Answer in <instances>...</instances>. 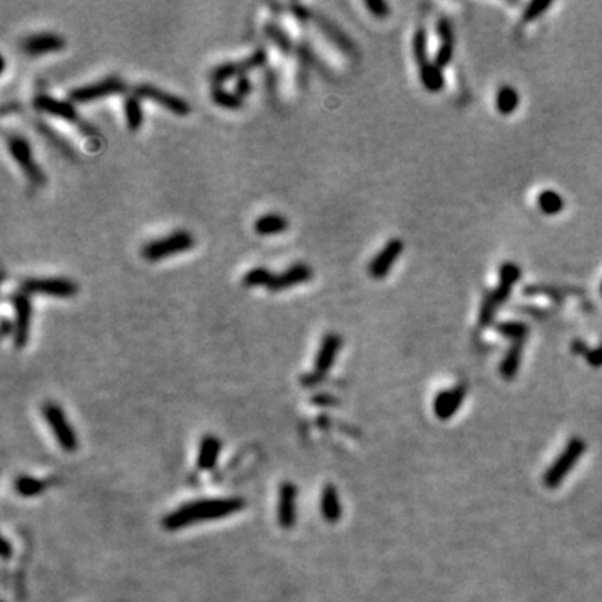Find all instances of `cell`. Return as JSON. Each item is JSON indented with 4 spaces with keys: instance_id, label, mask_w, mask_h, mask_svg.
Wrapping results in <instances>:
<instances>
[{
    "instance_id": "obj_1",
    "label": "cell",
    "mask_w": 602,
    "mask_h": 602,
    "mask_svg": "<svg viewBox=\"0 0 602 602\" xmlns=\"http://www.w3.org/2000/svg\"><path fill=\"white\" fill-rule=\"evenodd\" d=\"M246 507V501L241 497L228 498H197V501L181 504L177 509L171 510L163 519V527L166 530H179L195 523L216 521L239 512Z\"/></svg>"
},
{
    "instance_id": "obj_2",
    "label": "cell",
    "mask_w": 602,
    "mask_h": 602,
    "mask_svg": "<svg viewBox=\"0 0 602 602\" xmlns=\"http://www.w3.org/2000/svg\"><path fill=\"white\" fill-rule=\"evenodd\" d=\"M195 245L196 241L191 231L176 229L166 236L147 241L141 248V257L149 263H158L179 253H186L195 248Z\"/></svg>"
},
{
    "instance_id": "obj_3",
    "label": "cell",
    "mask_w": 602,
    "mask_h": 602,
    "mask_svg": "<svg viewBox=\"0 0 602 602\" xmlns=\"http://www.w3.org/2000/svg\"><path fill=\"white\" fill-rule=\"evenodd\" d=\"M32 106L35 107V111L39 113L54 115V117L64 119V121L71 122L82 131V134H86L88 138L94 139L97 138V129L92 124H89L82 115L77 114L76 107H74L69 101H63V99H57L49 96V94H35V97L32 99Z\"/></svg>"
},
{
    "instance_id": "obj_4",
    "label": "cell",
    "mask_w": 602,
    "mask_h": 602,
    "mask_svg": "<svg viewBox=\"0 0 602 602\" xmlns=\"http://www.w3.org/2000/svg\"><path fill=\"white\" fill-rule=\"evenodd\" d=\"M19 290L29 296L42 295L51 298H74L79 291L77 283L64 276H44V278H24Z\"/></svg>"
},
{
    "instance_id": "obj_5",
    "label": "cell",
    "mask_w": 602,
    "mask_h": 602,
    "mask_svg": "<svg viewBox=\"0 0 602 602\" xmlns=\"http://www.w3.org/2000/svg\"><path fill=\"white\" fill-rule=\"evenodd\" d=\"M6 141L10 156L14 158L15 163H17V166L22 169L24 176L27 177L29 183H32L34 186H42V184H45L47 177H45L44 169L35 163L31 143H29L24 136L17 133L7 134Z\"/></svg>"
},
{
    "instance_id": "obj_6",
    "label": "cell",
    "mask_w": 602,
    "mask_h": 602,
    "mask_svg": "<svg viewBox=\"0 0 602 602\" xmlns=\"http://www.w3.org/2000/svg\"><path fill=\"white\" fill-rule=\"evenodd\" d=\"M585 452V442L580 437H572L567 442V447L564 448V452L560 453L558 459L554 460V464L547 469V472L544 473V485L547 489H558L560 484L564 482V478L569 475L572 467L580 460V457Z\"/></svg>"
},
{
    "instance_id": "obj_7",
    "label": "cell",
    "mask_w": 602,
    "mask_h": 602,
    "mask_svg": "<svg viewBox=\"0 0 602 602\" xmlns=\"http://www.w3.org/2000/svg\"><path fill=\"white\" fill-rule=\"evenodd\" d=\"M42 415L60 448L65 452H76L79 447V439L63 407L57 405L56 402H45L42 405Z\"/></svg>"
},
{
    "instance_id": "obj_8",
    "label": "cell",
    "mask_w": 602,
    "mask_h": 602,
    "mask_svg": "<svg viewBox=\"0 0 602 602\" xmlns=\"http://www.w3.org/2000/svg\"><path fill=\"white\" fill-rule=\"evenodd\" d=\"M126 90L127 86L124 79L117 76H109L97 82H90V84H84L81 88L72 89L69 92V99L74 102H92L99 101V99L115 96V94H124Z\"/></svg>"
},
{
    "instance_id": "obj_9",
    "label": "cell",
    "mask_w": 602,
    "mask_h": 602,
    "mask_svg": "<svg viewBox=\"0 0 602 602\" xmlns=\"http://www.w3.org/2000/svg\"><path fill=\"white\" fill-rule=\"evenodd\" d=\"M10 303L14 307V345L17 348H24L31 338L32 325V300L31 296L22 291H15L10 295Z\"/></svg>"
},
{
    "instance_id": "obj_10",
    "label": "cell",
    "mask_w": 602,
    "mask_h": 602,
    "mask_svg": "<svg viewBox=\"0 0 602 602\" xmlns=\"http://www.w3.org/2000/svg\"><path fill=\"white\" fill-rule=\"evenodd\" d=\"M133 94H136L139 99H149V101L163 106L169 113L179 115V117H184V115L191 113V106H189L188 101H184L183 97L176 96V94L172 92H168V90L161 89L154 84H147V82L136 84Z\"/></svg>"
},
{
    "instance_id": "obj_11",
    "label": "cell",
    "mask_w": 602,
    "mask_h": 602,
    "mask_svg": "<svg viewBox=\"0 0 602 602\" xmlns=\"http://www.w3.org/2000/svg\"><path fill=\"white\" fill-rule=\"evenodd\" d=\"M298 489L291 482H283L278 489V502H276V521L282 529L295 527L298 517Z\"/></svg>"
},
{
    "instance_id": "obj_12",
    "label": "cell",
    "mask_w": 602,
    "mask_h": 602,
    "mask_svg": "<svg viewBox=\"0 0 602 602\" xmlns=\"http://www.w3.org/2000/svg\"><path fill=\"white\" fill-rule=\"evenodd\" d=\"M64 47L65 39L57 32H35L20 40V51L31 57L63 51Z\"/></svg>"
},
{
    "instance_id": "obj_13",
    "label": "cell",
    "mask_w": 602,
    "mask_h": 602,
    "mask_svg": "<svg viewBox=\"0 0 602 602\" xmlns=\"http://www.w3.org/2000/svg\"><path fill=\"white\" fill-rule=\"evenodd\" d=\"M313 278V270L310 265H307V263H293L286 268V270H283L282 273L275 275L273 279H271L270 286L266 288L270 293H279L284 290H290L293 286H300V284L308 283Z\"/></svg>"
},
{
    "instance_id": "obj_14",
    "label": "cell",
    "mask_w": 602,
    "mask_h": 602,
    "mask_svg": "<svg viewBox=\"0 0 602 602\" xmlns=\"http://www.w3.org/2000/svg\"><path fill=\"white\" fill-rule=\"evenodd\" d=\"M403 248H405V245H403L402 239L398 238L390 239V241L387 243L380 251H378L377 257L370 261L368 275L372 276L373 279L385 278V276L391 271V268H393L395 263H397L400 254L403 253Z\"/></svg>"
},
{
    "instance_id": "obj_15",
    "label": "cell",
    "mask_w": 602,
    "mask_h": 602,
    "mask_svg": "<svg viewBox=\"0 0 602 602\" xmlns=\"http://www.w3.org/2000/svg\"><path fill=\"white\" fill-rule=\"evenodd\" d=\"M341 345H343L341 336L333 332L327 333V335L323 336V340H321L320 348L315 357V368H313V373H315L316 377H320L321 380L327 377V373L332 370V366L335 365V360L338 353H340Z\"/></svg>"
},
{
    "instance_id": "obj_16",
    "label": "cell",
    "mask_w": 602,
    "mask_h": 602,
    "mask_svg": "<svg viewBox=\"0 0 602 602\" xmlns=\"http://www.w3.org/2000/svg\"><path fill=\"white\" fill-rule=\"evenodd\" d=\"M465 395H467L465 385H457L450 390L439 391L434 400V412L437 418L440 420L452 418V416L459 412L462 403H464Z\"/></svg>"
},
{
    "instance_id": "obj_17",
    "label": "cell",
    "mask_w": 602,
    "mask_h": 602,
    "mask_svg": "<svg viewBox=\"0 0 602 602\" xmlns=\"http://www.w3.org/2000/svg\"><path fill=\"white\" fill-rule=\"evenodd\" d=\"M313 20H315L316 26H318V29L323 32L330 42L340 49L341 52L346 54V56H355V54H357V47H355L353 40L350 39L335 22H332V20L321 14H313Z\"/></svg>"
},
{
    "instance_id": "obj_18",
    "label": "cell",
    "mask_w": 602,
    "mask_h": 602,
    "mask_svg": "<svg viewBox=\"0 0 602 602\" xmlns=\"http://www.w3.org/2000/svg\"><path fill=\"white\" fill-rule=\"evenodd\" d=\"M521 268L519 265H515L512 261H505L501 265V270H498V276H501V283H498V286L494 291H490V295H492L494 301L497 303V307H501V304H504L507 300H509L510 293H512V288L515 286V283L519 282V278H521Z\"/></svg>"
},
{
    "instance_id": "obj_19",
    "label": "cell",
    "mask_w": 602,
    "mask_h": 602,
    "mask_svg": "<svg viewBox=\"0 0 602 602\" xmlns=\"http://www.w3.org/2000/svg\"><path fill=\"white\" fill-rule=\"evenodd\" d=\"M437 32L440 35V47L435 54L434 63L440 69L450 64L453 57V47H455V34H453L452 22L447 17H440L437 22Z\"/></svg>"
},
{
    "instance_id": "obj_20",
    "label": "cell",
    "mask_w": 602,
    "mask_h": 602,
    "mask_svg": "<svg viewBox=\"0 0 602 602\" xmlns=\"http://www.w3.org/2000/svg\"><path fill=\"white\" fill-rule=\"evenodd\" d=\"M221 439L216 435H204L200 442V448H197V459L196 465L197 469L203 470V472H209L216 467L218 460L221 455Z\"/></svg>"
},
{
    "instance_id": "obj_21",
    "label": "cell",
    "mask_w": 602,
    "mask_h": 602,
    "mask_svg": "<svg viewBox=\"0 0 602 602\" xmlns=\"http://www.w3.org/2000/svg\"><path fill=\"white\" fill-rule=\"evenodd\" d=\"M320 512L328 523H336L343 514V507H341L340 496H338V489L335 485L327 484L321 490L320 496Z\"/></svg>"
},
{
    "instance_id": "obj_22",
    "label": "cell",
    "mask_w": 602,
    "mask_h": 602,
    "mask_svg": "<svg viewBox=\"0 0 602 602\" xmlns=\"http://www.w3.org/2000/svg\"><path fill=\"white\" fill-rule=\"evenodd\" d=\"M288 226H290V222L283 214L266 213L254 221V233L259 236H275V234L284 233Z\"/></svg>"
},
{
    "instance_id": "obj_23",
    "label": "cell",
    "mask_w": 602,
    "mask_h": 602,
    "mask_svg": "<svg viewBox=\"0 0 602 602\" xmlns=\"http://www.w3.org/2000/svg\"><path fill=\"white\" fill-rule=\"evenodd\" d=\"M51 485L49 478H40V477H32V475H19L14 482L15 492L20 497H35L39 494H42L44 490H47Z\"/></svg>"
},
{
    "instance_id": "obj_24",
    "label": "cell",
    "mask_w": 602,
    "mask_h": 602,
    "mask_svg": "<svg viewBox=\"0 0 602 602\" xmlns=\"http://www.w3.org/2000/svg\"><path fill=\"white\" fill-rule=\"evenodd\" d=\"M265 35L270 39V42L273 44L279 52L284 54V56H288V54H291L296 49V45H293L290 34H288L279 24L273 22V20H270V22L265 24Z\"/></svg>"
},
{
    "instance_id": "obj_25",
    "label": "cell",
    "mask_w": 602,
    "mask_h": 602,
    "mask_svg": "<svg viewBox=\"0 0 602 602\" xmlns=\"http://www.w3.org/2000/svg\"><path fill=\"white\" fill-rule=\"evenodd\" d=\"M243 74L245 71H243L241 60H226V63L218 64L216 67L211 69L209 81L213 82V86H222L226 81L238 79Z\"/></svg>"
},
{
    "instance_id": "obj_26",
    "label": "cell",
    "mask_w": 602,
    "mask_h": 602,
    "mask_svg": "<svg viewBox=\"0 0 602 602\" xmlns=\"http://www.w3.org/2000/svg\"><path fill=\"white\" fill-rule=\"evenodd\" d=\"M418 69H420V81H422L423 88L430 90V92H439V90L444 89L445 86L444 72L439 65L428 60V63L418 65Z\"/></svg>"
},
{
    "instance_id": "obj_27",
    "label": "cell",
    "mask_w": 602,
    "mask_h": 602,
    "mask_svg": "<svg viewBox=\"0 0 602 602\" xmlns=\"http://www.w3.org/2000/svg\"><path fill=\"white\" fill-rule=\"evenodd\" d=\"M523 343H512L501 364V375L504 380H514L522 361Z\"/></svg>"
},
{
    "instance_id": "obj_28",
    "label": "cell",
    "mask_w": 602,
    "mask_h": 602,
    "mask_svg": "<svg viewBox=\"0 0 602 602\" xmlns=\"http://www.w3.org/2000/svg\"><path fill=\"white\" fill-rule=\"evenodd\" d=\"M124 115H126V124L127 129L136 131L139 129V127L143 126L144 122V114H143V107H141V99H139L136 94H127L124 99Z\"/></svg>"
},
{
    "instance_id": "obj_29",
    "label": "cell",
    "mask_w": 602,
    "mask_h": 602,
    "mask_svg": "<svg viewBox=\"0 0 602 602\" xmlns=\"http://www.w3.org/2000/svg\"><path fill=\"white\" fill-rule=\"evenodd\" d=\"M211 101L216 106H220L222 109H228V111H238L241 109L243 104H245V99L239 97L234 90L225 89L222 86H213Z\"/></svg>"
},
{
    "instance_id": "obj_30",
    "label": "cell",
    "mask_w": 602,
    "mask_h": 602,
    "mask_svg": "<svg viewBox=\"0 0 602 602\" xmlns=\"http://www.w3.org/2000/svg\"><path fill=\"white\" fill-rule=\"evenodd\" d=\"M496 330L512 343H523L529 336V327L521 321H502L496 325Z\"/></svg>"
},
{
    "instance_id": "obj_31",
    "label": "cell",
    "mask_w": 602,
    "mask_h": 602,
    "mask_svg": "<svg viewBox=\"0 0 602 602\" xmlns=\"http://www.w3.org/2000/svg\"><path fill=\"white\" fill-rule=\"evenodd\" d=\"M273 276L275 273H271L266 266H254L246 271L241 279V284L245 288H258V286L268 288L270 286L271 279H273Z\"/></svg>"
},
{
    "instance_id": "obj_32",
    "label": "cell",
    "mask_w": 602,
    "mask_h": 602,
    "mask_svg": "<svg viewBox=\"0 0 602 602\" xmlns=\"http://www.w3.org/2000/svg\"><path fill=\"white\" fill-rule=\"evenodd\" d=\"M519 107V94L512 86H504V88L498 89L497 92V109L498 113L509 115L515 113V109Z\"/></svg>"
},
{
    "instance_id": "obj_33",
    "label": "cell",
    "mask_w": 602,
    "mask_h": 602,
    "mask_svg": "<svg viewBox=\"0 0 602 602\" xmlns=\"http://www.w3.org/2000/svg\"><path fill=\"white\" fill-rule=\"evenodd\" d=\"M539 208L540 211L549 214V216H554V214L560 213L564 209V197L558 195L555 191H542L539 195Z\"/></svg>"
},
{
    "instance_id": "obj_34",
    "label": "cell",
    "mask_w": 602,
    "mask_h": 602,
    "mask_svg": "<svg viewBox=\"0 0 602 602\" xmlns=\"http://www.w3.org/2000/svg\"><path fill=\"white\" fill-rule=\"evenodd\" d=\"M34 126H35L37 133L42 134L44 138L47 139V141L51 143L57 151L63 152L64 156H69V158H74V152H72L71 147H69V144L65 143L64 139L60 138V136H57V133H54L51 127H49L47 124H44V122H40V121H35Z\"/></svg>"
},
{
    "instance_id": "obj_35",
    "label": "cell",
    "mask_w": 602,
    "mask_h": 602,
    "mask_svg": "<svg viewBox=\"0 0 602 602\" xmlns=\"http://www.w3.org/2000/svg\"><path fill=\"white\" fill-rule=\"evenodd\" d=\"M497 310H498L497 303H496V301H494L492 295H490V293H487V295H485L484 301H482L480 313H478V327H480V328H489L490 325L494 323V318H496Z\"/></svg>"
},
{
    "instance_id": "obj_36",
    "label": "cell",
    "mask_w": 602,
    "mask_h": 602,
    "mask_svg": "<svg viewBox=\"0 0 602 602\" xmlns=\"http://www.w3.org/2000/svg\"><path fill=\"white\" fill-rule=\"evenodd\" d=\"M523 291H526L527 296H546V298L555 301V303H562L564 301L562 290L554 286H547V284H532V286H527Z\"/></svg>"
},
{
    "instance_id": "obj_37",
    "label": "cell",
    "mask_w": 602,
    "mask_h": 602,
    "mask_svg": "<svg viewBox=\"0 0 602 602\" xmlns=\"http://www.w3.org/2000/svg\"><path fill=\"white\" fill-rule=\"evenodd\" d=\"M412 47H414V57L416 60V64L422 65L428 63V54H427V34L423 29H418V31L414 34V40H412Z\"/></svg>"
},
{
    "instance_id": "obj_38",
    "label": "cell",
    "mask_w": 602,
    "mask_h": 602,
    "mask_svg": "<svg viewBox=\"0 0 602 602\" xmlns=\"http://www.w3.org/2000/svg\"><path fill=\"white\" fill-rule=\"evenodd\" d=\"M241 64H243V71H245V74H248L250 71H253V69L265 67V65L268 64V52H266V49L258 47L257 51L251 52L248 57H245V59L241 60Z\"/></svg>"
},
{
    "instance_id": "obj_39",
    "label": "cell",
    "mask_w": 602,
    "mask_h": 602,
    "mask_svg": "<svg viewBox=\"0 0 602 602\" xmlns=\"http://www.w3.org/2000/svg\"><path fill=\"white\" fill-rule=\"evenodd\" d=\"M552 7V2H539V0H535V2H530L529 6L526 7V10H523V22H532V20H537L540 15L544 14L546 10H549Z\"/></svg>"
},
{
    "instance_id": "obj_40",
    "label": "cell",
    "mask_w": 602,
    "mask_h": 602,
    "mask_svg": "<svg viewBox=\"0 0 602 602\" xmlns=\"http://www.w3.org/2000/svg\"><path fill=\"white\" fill-rule=\"evenodd\" d=\"M365 7L370 10V14H372L375 19H385L389 17L390 14V7L387 6L383 0H366Z\"/></svg>"
},
{
    "instance_id": "obj_41",
    "label": "cell",
    "mask_w": 602,
    "mask_h": 602,
    "mask_svg": "<svg viewBox=\"0 0 602 602\" xmlns=\"http://www.w3.org/2000/svg\"><path fill=\"white\" fill-rule=\"evenodd\" d=\"M251 88H253V86H251L248 74H243V76H239L238 79L234 81V92H236L241 99H245L246 96H248V94L251 92Z\"/></svg>"
},
{
    "instance_id": "obj_42",
    "label": "cell",
    "mask_w": 602,
    "mask_h": 602,
    "mask_svg": "<svg viewBox=\"0 0 602 602\" xmlns=\"http://www.w3.org/2000/svg\"><path fill=\"white\" fill-rule=\"evenodd\" d=\"M290 12H291L293 17L298 19L300 22H307V20L313 19L311 10L308 9V7H304L303 3H291V6H290Z\"/></svg>"
},
{
    "instance_id": "obj_43",
    "label": "cell",
    "mask_w": 602,
    "mask_h": 602,
    "mask_svg": "<svg viewBox=\"0 0 602 602\" xmlns=\"http://www.w3.org/2000/svg\"><path fill=\"white\" fill-rule=\"evenodd\" d=\"M585 360H587V364L592 366V368H601L602 366V343L597 345L596 348H592L591 352L587 353V357H585Z\"/></svg>"
},
{
    "instance_id": "obj_44",
    "label": "cell",
    "mask_w": 602,
    "mask_h": 602,
    "mask_svg": "<svg viewBox=\"0 0 602 602\" xmlns=\"http://www.w3.org/2000/svg\"><path fill=\"white\" fill-rule=\"evenodd\" d=\"M589 352H591V350H589V346L585 345V341L580 340V338H576V340L571 341V353L572 355H580V357H587Z\"/></svg>"
},
{
    "instance_id": "obj_45",
    "label": "cell",
    "mask_w": 602,
    "mask_h": 602,
    "mask_svg": "<svg viewBox=\"0 0 602 602\" xmlns=\"http://www.w3.org/2000/svg\"><path fill=\"white\" fill-rule=\"evenodd\" d=\"M14 336V321H10L7 316H3L2 318V336Z\"/></svg>"
},
{
    "instance_id": "obj_46",
    "label": "cell",
    "mask_w": 602,
    "mask_h": 602,
    "mask_svg": "<svg viewBox=\"0 0 602 602\" xmlns=\"http://www.w3.org/2000/svg\"><path fill=\"white\" fill-rule=\"evenodd\" d=\"M12 552H14V549H12V546H10V540H9V539H3L2 559H3V560H9V559L12 558Z\"/></svg>"
},
{
    "instance_id": "obj_47",
    "label": "cell",
    "mask_w": 602,
    "mask_h": 602,
    "mask_svg": "<svg viewBox=\"0 0 602 602\" xmlns=\"http://www.w3.org/2000/svg\"><path fill=\"white\" fill-rule=\"evenodd\" d=\"M601 295H602V284H601Z\"/></svg>"
}]
</instances>
